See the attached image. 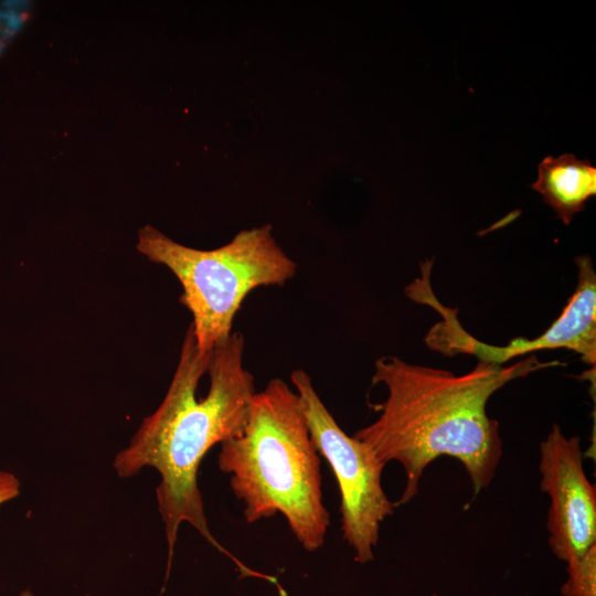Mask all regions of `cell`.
<instances>
[{"label":"cell","instance_id":"6da1fadb","mask_svg":"<svg viewBox=\"0 0 596 596\" xmlns=\"http://www.w3.org/2000/svg\"><path fill=\"white\" fill-rule=\"evenodd\" d=\"M244 348L243 334L232 332L211 352L202 353L190 326L163 401L116 455L113 467L120 478H130L143 468L160 475L156 497L169 563L179 528L188 523L244 576H256L211 533L198 485L206 453L241 435L247 424L256 389L254 375L244 365Z\"/></svg>","mask_w":596,"mask_h":596},{"label":"cell","instance_id":"7a4b0ae2","mask_svg":"<svg viewBox=\"0 0 596 596\" xmlns=\"http://www.w3.org/2000/svg\"><path fill=\"white\" fill-rule=\"evenodd\" d=\"M560 361L534 354L510 365L478 361L468 373L408 363L386 355L375 361L372 384L386 387V398L374 408L379 417L353 437L366 444L385 465H402L406 483L395 505L418 492L426 467L440 456L459 460L475 492L487 488L502 457L499 424L487 414L489 398L509 382Z\"/></svg>","mask_w":596,"mask_h":596},{"label":"cell","instance_id":"3957f363","mask_svg":"<svg viewBox=\"0 0 596 596\" xmlns=\"http://www.w3.org/2000/svg\"><path fill=\"white\" fill-rule=\"evenodd\" d=\"M217 465L230 475L247 523L280 513L305 550L324 544L330 515L319 454L299 397L283 379L256 392L243 433L220 444Z\"/></svg>","mask_w":596,"mask_h":596},{"label":"cell","instance_id":"277c9868","mask_svg":"<svg viewBox=\"0 0 596 596\" xmlns=\"http://www.w3.org/2000/svg\"><path fill=\"white\" fill-rule=\"evenodd\" d=\"M137 249L178 278L180 302L192 315L190 326L202 353L232 334L234 318L252 290L284 286L297 272L269 224L242 230L227 244L209 251L182 245L145 225L138 231Z\"/></svg>","mask_w":596,"mask_h":596},{"label":"cell","instance_id":"5b68a950","mask_svg":"<svg viewBox=\"0 0 596 596\" xmlns=\"http://www.w3.org/2000/svg\"><path fill=\"white\" fill-rule=\"evenodd\" d=\"M312 443L333 471L340 491L341 532L355 560H373L380 526L396 507L382 487L385 464L361 440L338 425L315 390L310 376L296 369L290 374Z\"/></svg>","mask_w":596,"mask_h":596},{"label":"cell","instance_id":"8992f818","mask_svg":"<svg viewBox=\"0 0 596 596\" xmlns=\"http://www.w3.org/2000/svg\"><path fill=\"white\" fill-rule=\"evenodd\" d=\"M541 490L551 499L549 544L570 563L596 544V488L586 477L577 436L566 437L557 424L540 444Z\"/></svg>","mask_w":596,"mask_h":596},{"label":"cell","instance_id":"52a82bcc","mask_svg":"<svg viewBox=\"0 0 596 596\" xmlns=\"http://www.w3.org/2000/svg\"><path fill=\"white\" fill-rule=\"evenodd\" d=\"M531 188L543 196L556 216L568 225L596 194V168L573 153L547 156L538 166V179Z\"/></svg>","mask_w":596,"mask_h":596},{"label":"cell","instance_id":"ba28073f","mask_svg":"<svg viewBox=\"0 0 596 596\" xmlns=\"http://www.w3.org/2000/svg\"><path fill=\"white\" fill-rule=\"evenodd\" d=\"M567 570L564 596H596V544L578 560L567 563Z\"/></svg>","mask_w":596,"mask_h":596},{"label":"cell","instance_id":"9c48e42d","mask_svg":"<svg viewBox=\"0 0 596 596\" xmlns=\"http://www.w3.org/2000/svg\"><path fill=\"white\" fill-rule=\"evenodd\" d=\"M21 482L12 472L0 470V505L20 494Z\"/></svg>","mask_w":596,"mask_h":596},{"label":"cell","instance_id":"30bf717a","mask_svg":"<svg viewBox=\"0 0 596 596\" xmlns=\"http://www.w3.org/2000/svg\"><path fill=\"white\" fill-rule=\"evenodd\" d=\"M18 596H33L32 592L29 589L22 590Z\"/></svg>","mask_w":596,"mask_h":596}]
</instances>
